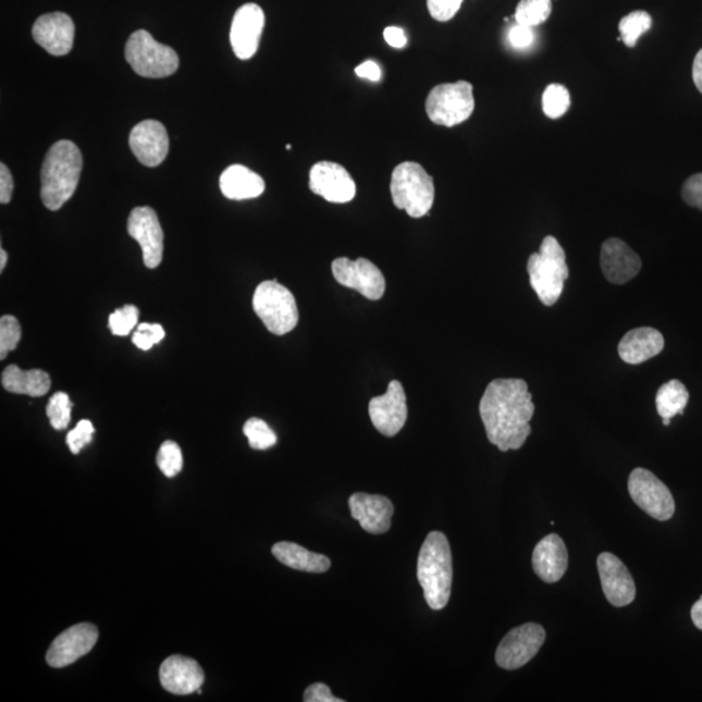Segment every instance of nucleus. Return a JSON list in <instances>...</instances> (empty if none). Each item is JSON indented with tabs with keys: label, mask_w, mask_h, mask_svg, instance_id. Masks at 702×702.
Listing matches in <instances>:
<instances>
[{
	"label": "nucleus",
	"mask_w": 702,
	"mask_h": 702,
	"mask_svg": "<svg viewBox=\"0 0 702 702\" xmlns=\"http://www.w3.org/2000/svg\"><path fill=\"white\" fill-rule=\"evenodd\" d=\"M479 411L488 440L501 452L519 451L531 434L534 404L525 380H493L481 397Z\"/></svg>",
	"instance_id": "1"
},
{
	"label": "nucleus",
	"mask_w": 702,
	"mask_h": 702,
	"mask_svg": "<svg viewBox=\"0 0 702 702\" xmlns=\"http://www.w3.org/2000/svg\"><path fill=\"white\" fill-rule=\"evenodd\" d=\"M83 156L72 140H58L45 158L41 172V198L46 209L58 211L77 189Z\"/></svg>",
	"instance_id": "2"
},
{
	"label": "nucleus",
	"mask_w": 702,
	"mask_h": 702,
	"mask_svg": "<svg viewBox=\"0 0 702 702\" xmlns=\"http://www.w3.org/2000/svg\"><path fill=\"white\" fill-rule=\"evenodd\" d=\"M418 580L432 611H443L449 603L453 583V557L443 532L428 533L418 558Z\"/></svg>",
	"instance_id": "3"
},
{
	"label": "nucleus",
	"mask_w": 702,
	"mask_h": 702,
	"mask_svg": "<svg viewBox=\"0 0 702 702\" xmlns=\"http://www.w3.org/2000/svg\"><path fill=\"white\" fill-rule=\"evenodd\" d=\"M528 275L534 293L545 306H553L564 293L568 279L566 253L558 239L546 236L540 245V251L531 254L527 263Z\"/></svg>",
	"instance_id": "4"
},
{
	"label": "nucleus",
	"mask_w": 702,
	"mask_h": 702,
	"mask_svg": "<svg viewBox=\"0 0 702 702\" xmlns=\"http://www.w3.org/2000/svg\"><path fill=\"white\" fill-rule=\"evenodd\" d=\"M394 206L411 218H423L434 202L433 178L416 162H404L394 169L391 180Z\"/></svg>",
	"instance_id": "5"
},
{
	"label": "nucleus",
	"mask_w": 702,
	"mask_h": 702,
	"mask_svg": "<svg viewBox=\"0 0 702 702\" xmlns=\"http://www.w3.org/2000/svg\"><path fill=\"white\" fill-rule=\"evenodd\" d=\"M253 307L267 330L276 336L290 333L297 327L299 312L293 293L278 281H264L253 297Z\"/></svg>",
	"instance_id": "6"
},
{
	"label": "nucleus",
	"mask_w": 702,
	"mask_h": 702,
	"mask_svg": "<svg viewBox=\"0 0 702 702\" xmlns=\"http://www.w3.org/2000/svg\"><path fill=\"white\" fill-rule=\"evenodd\" d=\"M125 59L137 75L147 78L172 76L180 64L176 51L156 41L146 30H137L130 37L125 46Z\"/></svg>",
	"instance_id": "7"
},
{
	"label": "nucleus",
	"mask_w": 702,
	"mask_h": 702,
	"mask_svg": "<svg viewBox=\"0 0 702 702\" xmlns=\"http://www.w3.org/2000/svg\"><path fill=\"white\" fill-rule=\"evenodd\" d=\"M473 110V88L467 82L434 86L426 100L428 118L446 128L465 123Z\"/></svg>",
	"instance_id": "8"
},
{
	"label": "nucleus",
	"mask_w": 702,
	"mask_h": 702,
	"mask_svg": "<svg viewBox=\"0 0 702 702\" xmlns=\"http://www.w3.org/2000/svg\"><path fill=\"white\" fill-rule=\"evenodd\" d=\"M628 492L641 510L655 520L673 518L675 501L668 488L645 468H635L628 479Z\"/></svg>",
	"instance_id": "9"
},
{
	"label": "nucleus",
	"mask_w": 702,
	"mask_h": 702,
	"mask_svg": "<svg viewBox=\"0 0 702 702\" xmlns=\"http://www.w3.org/2000/svg\"><path fill=\"white\" fill-rule=\"evenodd\" d=\"M545 639V630L538 624L513 628L497 648L496 664L505 670L524 667L539 653Z\"/></svg>",
	"instance_id": "10"
},
{
	"label": "nucleus",
	"mask_w": 702,
	"mask_h": 702,
	"mask_svg": "<svg viewBox=\"0 0 702 702\" xmlns=\"http://www.w3.org/2000/svg\"><path fill=\"white\" fill-rule=\"evenodd\" d=\"M332 272L338 284L359 292L367 299L378 300L384 296V275L369 259H334Z\"/></svg>",
	"instance_id": "11"
},
{
	"label": "nucleus",
	"mask_w": 702,
	"mask_h": 702,
	"mask_svg": "<svg viewBox=\"0 0 702 702\" xmlns=\"http://www.w3.org/2000/svg\"><path fill=\"white\" fill-rule=\"evenodd\" d=\"M128 233L143 247L147 269H157L162 263L164 233L157 212L151 207H137L128 219Z\"/></svg>",
	"instance_id": "12"
},
{
	"label": "nucleus",
	"mask_w": 702,
	"mask_h": 702,
	"mask_svg": "<svg viewBox=\"0 0 702 702\" xmlns=\"http://www.w3.org/2000/svg\"><path fill=\"white\" fill-rule=\"evenodd\" d=\"M97 627L91 624H79L58 635L46 653V661L53 668H62L75 664L88 654L98 641Z\"/></svg>",
	"instance_id": "13"
},
{
	"label": "nucleus",
	"mask_w": 702,
	"mask_h": 702,
	"mask_svg": "<svg viewBox=\"0 0 702 702\" xmlns=\"http://www.w3.org/2000/svg\"><path fill=\"white\" fill-rule=\"evenodd\" d=\"M369 412L372 424L386 438H394L403 430L407 420L406 394L403 384L391 381L383 396L370 401Z\"/></svg>",
	"instance_id": "14"
},
{
	"label": "nucleus",
	"mask_w": 702,
	"mask_h": 702,
	"mask_svg": "<svg viewBox=\"0 0 702 702\" xmlns=\"http://www.w3.org/2000/svg\"><path fill=\"white\" fill-rule=\"evenodd\" d=\"M264 23V12L256 3L244 4L234 13L231 45L238 59L249 60L256 56Z\"/></svg>",
	"instance_id": "15"
},
{
	"label": "nucleus",
	"mask_w": 702,
	"mask_h": 702,
	"mask_svg": "<svg viewBox=\"0 0 702 702\" xmlns=\"http://www.w3.org/2000/svg\"><path fill=\"white\" fill-rule=\"evenodd\" d=\"M310 189L331 204H347L356 197L357 186L343 165L319 162L310 171Z\"/></svg>",
	"instance_id": "16"
},
{
	"label": "nucleus",
	"mask_w": 702,
	"mask_h": 702,
	"mask_svg": "<svg viewBox=\"0 0 702 702\" xmlns=\"http://www.w3.org/2000/svg\"><path fill=\"white\" fill-rule=\"evenodd\" d=\"M598 567L601 587L608 603L615 607L632 604L637 598V586L624 562L612 553H601Z\"/></svg>",
	"instance_id": "17"
},
{
	"label": "nucleus",
	"mask_w": 702,
	"mask_h": 702,
	"mask_svg": "<svg viewBox=\"0 0 702 702\" xmlns=\"http://www.w3.org/2000/svg\"><path fill=\"white\" fill-rule=\"evenodd\" d=\"M130 146L140 163L157 167L164 162L170 151V137L165 126L157 120H145L133 128Z\"/></svg>",
	"instance_id": "18"
},
{
	"label": "nucleus",
	"mask_w": 702,
	"mask_h": 702,
	"mask_svg": "<svg viewBox=\"0 0 702 702\" xmlns=\"http://www.w3.org/2000/svg\"><path fill=\"white\" fill-rule=\"evenodd\" d=\"M640 257L625 241L608 238L601 246V270L608 283L624 285L639 275Z\"/></svg>",
	"instance_id": "19"
},
{
	"label": "nucleus",
	"mask_w": 702,
	"mask_h": 702,
	"mask_svg": "<svg viewBox=\"0 0 702 702\" xmlns=\"http://www.w3.org/2000/svg\"><path fill=\"white\" fill-rule=\"evenodd\" d=\"M32 33L35 41L53 57L70 53L75 41V24L62 12L47 13L39 17Z\"/></svg>",
	"instance_id": "20"
},
{
	"label": "nucleus",
	"mask_w": 702,
	"mask_h": 702,
	"mask_svg": "<svg viewBox=\"0 0 702 702\" xmlns=\"http://www.w3.org/2000/svg\"><path fill=\"white\" fill-rule=\"evenodd\" d=\"M159 679L165 691L186 697L200 690L205 683V673L196 660L175 654L160 666Z\"/></svg>",
	"instance_id": "21"
},
{
	"label": "nucleus",
	"mask_w": 702,
	"mask_h": 702,
	"mask_svg": "<svg viewBox=\"0 0 702 702\" xmlns=\"http://www.w3.org/2000/svg\"><path fill=\"white\" fill-rule=\"evenodd\" d=\"M352 517L366 532L381 534L390 531L394 506L379 494L354 493L349 498Z\"/></svg>",
	"instance_id": "22"
},
{
	"label": "nucleus",
	"mask_w": 702,
	"mask_h": 702,
	"mask_svg": "<svg viewBox=\"0 0 702 702\" xmlns=\"http://www.w3.org/2000/svg\"><path fill=\"white\" fill-rule=\"evenodd\" d=\"M532 567L545 583H557L568 567L567 547L558 534H547L533 550Z\"/></svg>",
	"instance_id": "23"
},
{
	"label": "nucleus",
	"mask_w": 702,
	"mask_h": 702,
	"mask_svg": "<svg viewBox=\"0 0 702 702\" xmlns=\"http://www.w3.org/2000/svg\"><path fill=\"white\" fill-rule=\"evenodd\" d=\"M665 338L651 327L635 328L627 332L618 345L621 360L628 365H640L658 356L664 350Z\"/></svg>",
	"instance_id": "24"
},
{
	"label": "nucleus",
	"mask_w": 702,
	"mask_h": 702,
	"mask_svg": "<svg viewBox=\"0 0 702 702\" xmlns=\"http://www.w3.org/2000/svg\"><path fill=\"white\" fill-rule=\"evenodd\" d=\"M220 189L224 197L233 200L253 199L262 196L264 180L245 165L229 167L220 177Z\"/></svg>",
	"instance_id": "25"
},
{
	"label": "nucleus",
	"mask_w": 702,
	"mask_h": 702,
	"mask_svg": "<svg viewBox=\"0 0 702 702\" xmlns=\"http://www.w3.org/2000/svg\"><path fill=\"white\" fill-rule=\"evenodd\" d=\"M272 554L281 564L294 568V570L323 574L330 570L331 559L323 554L312 553L306 547L290 541H281L272 546Z\"/></svg>",
	"instance_id": "26"
},
{
	"label": "nucleus",
	"mask_w": 702,
	"mask_h": 702,
	"mask_svg": "<svg viewBox=\"0 0 702 702\" xmlns=\"http://www.w3.org/2000/svg\"><path fill=\"white\" fill-rule=\"evenodd\" d=\"M2 385L7 392L42 397L51 387L49 373L42 370L23 371L11 365L2 373Z\"/></svg>",
	"instance_id": "27"
},
{
	"label": "nucleus",
	"mask_w": 702,
	"mask_h": 702,
	"mask_svg": "<svg viewBox=\"0 0 702 702\" xmlns=\"http://www.w3.org/2000/svg\"><path fill=\"white\" fill-rule=\"evenodd\" d=\"M690 399V393L679 380H670L662 385L655 396V407L662 419H672L675 416H683L686 406Z\"/></svg>",
	"instance_id": "28"
},
{
	"label": "nucleus",
	"mask_w": 702,
	"mask_h": 702,
	"mask_svg": "<svg viewBox=\"0 0 702 702\" xmlns=\"http://www.w3.org/2000/svg\"><path fill=\"white\" fill-rule=\"evenodd\" d=\"M653 19L645 11H633L620 20L619 33L621 41L630 49L638 44V39L652 28Z\"/></svg>",
	"instance_id": "29"
},
{
	"label": "nucleus",
	"mask_w": 702,
	"mask_h": 702,
	"mask_svg": "<svg viewBox=\"0 0 702 702\" xmlns=\"http://www.w3.org/2000/svg\"><path fill=\"white\" fill-rule=\"evenodd\" d=\"M552 13V0H520L515 10L517 24L538 26L544 24Z\"/></svg>",
	"instance_id": "30"
},
{
	"label": "nucleus",
	"mask_w": 702,
	"mask_h": 702,
	"mask_svg": "<svg viewBox=\"0 0 702 702\" xmlns=\"http://www.w3.org/2000/svg\"><path fill=\"white\" fill-rule=\"evenodd\" d=\"M570 93L564 85L552 84L546 86L543 94V111L550 119H559L570 109Z\"/></svg>",
	"instance_id": "31"
},
{
	"label": "nucleus",
	"mask_w": 702,
	"mask_h": 702,
	"mask_svg": "<svg viewBox=\"0 0 702 702\" xmlns=\"http://www.w3.org/2000/svg\"><path fill=\"white\" fill-rule=\"evenodd\" d=\"M244 433L249 445L256 451H267L278 443L276 433L271 430V427L264 420L259 418H251L246 421L244 426Z\"/></svg>",
	"instance_id": "32"
},
{
	"label": "nucleus",
	"mask_w": 702,
	"mask_h": 702,
	"mask_svg": "<svg viewBox=\"0 0 702 702\" xmlns=\"http://www.w3.org/2000/svg\"><path fill=\"white\" fill-rule=\"evenodd\" d=\"M72 407L69 394L64 392L53 394L46 407L47 418H49L52 428L63 431L70 426Z\"/></svg>",
	"instance_id": "33"
},
{
	"label": "nucleus",
	"mask_w": 702,
	"mask_h": 702,
	"mask_svg": "<svg viewBox=\"0 0 702 702\" xmlns=\"http://www.w3.org/2000/svg\"><path fill=\"white\" fill-rule=\"evenodd\" d=\"M157 464L167 478H175L184 466L183 452L175 441H165L159 447Z\"/></svg>",
	"instance_id": "34"
},
{
	"label": "nucleus",
	"mask_w": 702,
	"mask_h": 702,
	"mask_svg": "<svg viewBox=\"0 0 702 702\" xmlns=\"http://www.w3.org/2000/svg\"><path fill=\"white\" fill-rule=\"evenodd\" d=\"M139 310L136 306L126 305L122 309L112 312L109 318V327L115 336H128L138 324Z\"/></svg>",
	"instance_id": "35"
},
{
	"label": "nucleus",
	"mask_w": 702,
	"mask_h": 702,
	"mask_svg": "<svg viewBox=\"0 0 702 702\" xmlns=\"http://www.w3.org/2000/svg\"><path fill=\"white\" fill-rule=\"evenodd\" d=\"M22 340V325L15 317L4 316L0 319V359L15 350Z\"/></svg>",
	"instance_id": "36"
},
{
	"label": "nucleus",
	"mask_w": 702,
	"mask_h": 702,
	"mask_svg": "<svg viewBox=\"0 0 702 702\" xmlns=\"http://www.w3.org/2000/svg\"><path fill=\"white\" fill-rule=\"evenodd\" d=\"M165 336L164 328L160 324L143 323L137 327V331L133 333L132 341L138 349L147 352L153 345L162 343Z\"/></svg>",
	"instance_id": "37"
},
{
	"label": "nucleus",
	"mask_w": 702,
	"mask_h": 702,
	"mask_svg": "<svg viewBox=\"0 0 702 702\" xmlns=\"http://www.w3.org/2000/svg\"><path fill=\"white\" fill-rule=\"evenodd\" d=\"M93 423L90 420L78 421L75 430L66 434V445L73 454H78L84 447L91 443L94 436Z\"/></svg>",
	"instance_id": "38"
},
{
	"label": "nucleus",
	"mask_w": 702,
	"mask_h": 702,
	"mask_svg": "<svg viewBox=\"0 0 702 702\" xmlns=\"http://www.w3.org/2000/svg\"><path fill=\"white\" fill-rule=\"evenodd\" d=\"M464 0H427L430 15L440 23L449 22L457 15Z\"/></svg>",
	"instance_id": "39"
},
{
	"label": "nucleus",
	"mask_w": 702,
	"mask_h": 702,
	"mask_svg": "<svg viewBox=\"0 0 702 702\" xmlns=\"http://www.w3.org/2000/svg\"><path fill=\"white\" fill-rule=\"evenodd\" d=\"M681 197L688 206L702 210V173L686 180L681 187Z\"/></svg>",
	"instance_id": "40"
},
{
	"label": "nucleus",
	"mask_w": 702,
	"mask_h": 702,
	"mask_svg": "<svg viewBox=\"0 0 702 702\" xmlns=\"http://www.w3.org/2000/svg\"><path fill=\"white\" fill-rule=\"evenodd\" d=\"M509 42L514 49L524 50L533 42V32L530 26L515 25L509 32Z\"/></svg>",
	"instance_id": "41"
},
{
	"label": "nucleus",
	"mask_w": 702,
	"mask_h": 702,
	"mask_svg": "<svg viewBox=\"0 0 702 702\" xmlns=\"http://www.w3.org/2000/svg\"><path fill=\"white\" fill-rule=\"evenodd\" d=\"M305 702H344L343 699L334 698L330 687L323 683H316L307 687L304 694Z\"/></svg>",
	"instance_id": "42"
},
{
	"label": "nucleus",
	"mask_w": 702,
	"mask_h": 702,
	"mask_svg": "<svg viewBox=\"0 0 702 702\" xmlns=\"http://www.w3.org/2000/svg\"><path fill=\"white\" fill-rule=\"evenodd\" d=\"M13 193V178L9 167L0 164V202L7 205L11 202Z\"/></svg>",
	"instance_id": "43"
},
{
	"label": "nucleus",
	"mask_w": 702,
	"mask_h": 702,
	"mask_svg": "<svg viewBox=\"0 0 702 702\" xmlns=\"http://www.w3.org/2000/svg\"><path fill=\"white\" fill-rule=\"evenodd\" d=\"M384 38L386 44L394 47V49H404L407 44L405 30L398 28V26H387L384 30Z\"/></svg>",
	"instance_id": "44"
},
{
	"label": "nucleus",
	"mask_w": 702,
	"mask_h": 702,
	"mask_svg": "<svg viewBox=\"0 0 702 702\" xmlns=\"http://www.w3.org/2000/svg\"><path fill=\"white\" fill-rule=\"evenodd\" d=\"M356 73L358 77L370 79L373 83H378L381 77L380 66L372 60H367V62L358 65Z\"/></svg>",
	"instance_id": "45"
},
{
	"label": "nucleus",
	"mask_w": 702,
	"mask_h": 702,
	"mask_svg": "<svg viewBox=\"0 0 702 702\" xmlns=\"http://www.w3.org/2000/svg\"><path fill=\"white\" fill-rule=\"evenodd\" d=\"M692 77L694 85H697L698 90L702 94V49L693 60Z\"/></svg>",
	"instance_id": "46"
},
{
	"label": "nucleus",
	"mask_w": 702,
	"mask_h": 702,
	"mask_svg": "<svg viewBox=\"0 0 702 702\" xmlns=\"http://www.w3.org/2000/svg\"><path fill=\"white\" fill-rule=\"evenodd\" d=\"M691 618H692L693 625L697 626L699 630L702 631V596L692 606Z\"/></svg>",
	"instance_id": "47"
},
{
	"label": "nucleus",
	"mask_w": 702,
	"mask_h": 702,
	"mask_svg": "<svg viewBox=\"0 0 702 702\" xmlns=\"http://www.w3.org/2000/svg\"><path fill=\"white\" fill-rule=\"evenodd\" d=\"M7 260H9V256H7V253L4 251V249L0 250V272L4 271Z\"/></svg>",
	"instance_id": "48"
},
{
	"label": "nucleus",
	"mask_w": 702,
	"mask_h": 702,
	"mask_svg": "<svg viewBox=\"0 0 702 702\" xmlns=\"http://www.w3.org/2000/svg\"><path fill=\"white\" fill-rule=\"evenodd\" d=\"M670 420H672V419H664V424H665V426H670Z\"/></svg>",
	"instance_id": "49"
}]
</instances>
